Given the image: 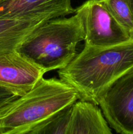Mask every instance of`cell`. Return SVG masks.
Wrapping results in <instances>:
<instances>
[{"label":"cell","instance_id":"1","mask_svg":"<svg viewBox=\"0 0 133 134\" xmlns=\"http://www.w3.org/2000/svg\"><path fill=\"white\" fill-rule=\"evenodd\" d=\"M133 69V39L105 48L84 45L72 60L59 69L60 79L76 91L80 100L98 105L102 96Z\"/></svg>","mask_w":133,"mask_h":134},{"label":"cell","instance_id":"2","mask_svg":"<svg viewBox=\"0 0 133 134\" xmlns=\"http://www.w3.org/2000/svg\"><path fill=\"white\" fill-rule=\"evenodd\" d=\"M78 99L76 91L60 79L42 78L31 90L0 109V134L27 130Z\"/></svg>","mask_w":133,"mask_h":134},{"label":"cell","instance_id":"3","mask_svg":"<svg viewBox=\"0 0 133 134\" xmlns=\"http://www.w3.org/2000/svg\"><path fill=\"white\" fill-rule=\"evenodd\" d=\"M84 39L83 22L75 13L69 18L44 22L27 37L16 51L47 73L66 67L77 54L78 43Z\"/></svg>","mask_w":133,"mask_h":134},{"label":"cell","instance_id":"4","mask_svg":"<svg viewBox=\"0 0 133 134\" xmlns=\"http://www.w3.org/2000/svg\"><path fill=\"white\" fill-rule=\"evenodd\" d=\"M85 32V45L105 48L133 39L100 0H87L75 9Z\"/></svg>","mask_w":133,"mask_h":134},{"label":"cell","instance_id":"5","mask_svg":"<svg viewBox=\"0 0 133 134\" xmlns=\"http://www.w3.org/2000/svg\"><path fill=\"white\" fill-rule=\"evenodd\" d=\"M111 128L119 134H133V69L114 82L98 103Z\"/></svg>","mask_w":133,"mask_h":134},{"label":"cell","instance_id":"6","mask_svg":"<svg viewBox=\"0 0 133 134\" xmlns=\"http://www.w3.org/2000/svg\"><path fill=\"white\" fill-rule=\"evenodd\" d=\"M45 73L17 51L0 54V85L17 95L31 90Z\"/></svg>","mask_w":133,"mask_h":134},{"label":"cell","instance_id":"7","mask_svg":"<svg viewBox=\"0 0 133 134\" xmlns=\"http://www.w3.org/2000/svg\"><path fill=\"white\" fill-rule=\"evenodd\" d=\"M74 13L71 0H3L0 2V18L53 19Z\"/></svg>","mask_w":133,"mask_h":134},{"label":"cell","instance_id":"8","mask_svg":"<svg viewBox=\"0 0 133 134\" xmlns=\"http://www.w3.org/2000/svg\"><path fill=\"white\" fill-rule=\"evenodd\" d=\"M65 134H113L97 105L78 99L73 104Z\"/></svg>","mask_w":133,"mask_h":134},{"label":"cell","instance_id":"9","mask_svg":"<svg viewBox=\"0 0 133 134\" xmlns=\"http://www.w3.org/2000/svg\"><path fill=\"white\" fill-rule=\"evenodd\" d=\"M42 18L27 20L0 18V54L15 52L35 28L48 20Z\"/></svg>","mask_w":133,"mask_h":134},{"label":"cell","instance_id":"10","mask_svg":"<svg viewBox=\"0 0 133 134\" xmlns=\"http://www.w3.org/2000/svg\"><path fill=\"white\" fill-rule=\"evenodd\" d=\"M72 105L66 107L46 121L16 134H65Z\"/></svg>","mask_w":133,"mask_h":134},{"label":"cell","instance_id":"11","mask_svg":"<svg viewBox=\"0 0 133 134\" xmlns=\"http://www.w3.org/2000/svg\"><path fill=\"white\" fill-rule=\"evenodd\" d=\"M133 38V12L129 0H100Z\"/></svg>","mask_w":133,"mask_h":134},{"label":"cell","instance_id":"12","mask_svg":"<svg viewBox=\"0 0 133 134\" xmlns=\"http://www.w3.org/2000/svg\"><path fill=\"white\" fill-rule=\"evenodd\" d=\"M20 96L0 85V109Z\"/></svg>","mask_w":133,"mask_h":134},{"label":"cell","instance_id":"13","mask_svg":"<svg viewBox=\"0 0 133 134\" xmlns=\"http://www.w3.org/2000/svg\"><path fill=\"white\" fill-rule=\"evenodd\" d=\"M129 3H130V7H131L132 10V12H133V0H129Z\"/></svg>","mask_w":133,"mask_h":134},{"label":"cell","instance_id":"14","mask_svg":"<svg viewBox=\"0 0 133 134\" xmlns=\"http://www.w3.org/2000/svg\"><path fill=\"white\" fill-rule=\"evenodd\" d=\"M3 1V0H0V2H1V1Z\"/></svg>","mask_w":133,"mask_h":134}]
</instances>
